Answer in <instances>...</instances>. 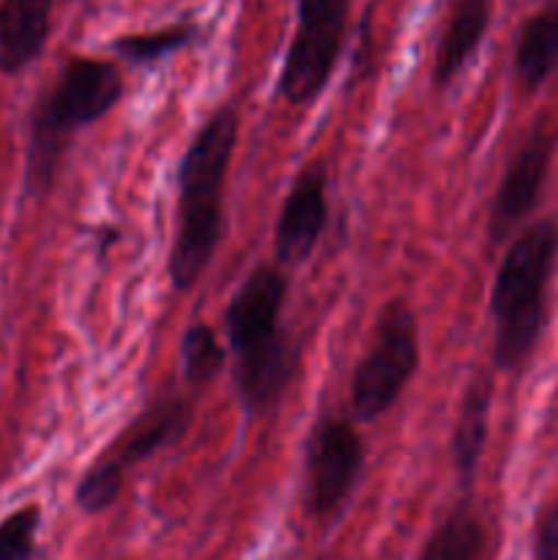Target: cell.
<instances>
[{
    "mask_svg": "<svg viewBox=\"0 0 558 560\" xmlns=\"http://www.w3.org/2000/svg\"><path fill=\"white\" fill-rule=\"evenodd\" d=\"M485 545V525L470 509L463 506L449 514L446 523L427 539L416 560H479Z\"/></svg>",
    "mask_w": 558,
    "mask_h": 560,
    "instance_id": "2e32d148",
    "label": "cell"
},
{
    "mask_svg": "<svg viewBox=\"0 0 558 560\" xmlns=\"http://www.w3.org/2000/svg\"><path fill=\"white\" fill-rule=\"evenodd\" d=\"M295 364H299V353H295V348H290L288 337L268 345V348L255 350V353L239 355L235 388H239V397L246 405V410L263 413V410L274 408L293 381Z\"/></svg>",
    "mask_w": 558,
    "mask_h": 560,
    "instance_id": "8fae6325",
    "label": "cell"
},
{
    "mask_svg": "<svg viewBox=\"0 0 558 560\" xmlns=\"http://www.w3.org/2000/svg\"><path fill=\"white\" fill-rule=\"evenodd\" d=\"M124 468L113 463V459L102 457L85 476L80 479L74 492L77 506L85 514H102L118 501L120 490H124Z\"/></svg>",
    "mask_w": 558,
    "mask_h": 560,
    "instance_id": "d6986e66",
    "label": "cell"
},
{
    "mask_svg": "<svg viewBox=\"0 0 558 560\" xmlns=\"http://www.w3.org/2000/svg\"><path fill=\"white\" fill-rule=\"evenodd\" d=\"M419 370V326L405 301H388L381 310L375 339L350 383V402L361 421L388 413L410 377Z\"/></svg>",
    "mask_w": 558,
    "mask_h": 560,
    "instance_id": "277c9868",
    "label": "cell"
},
{
    "mask_svg": "<svg viewBox=\"0 0 558 560\" xmlns=\"http://www.w3.org/2000/svg\"><path fill=\"white\" fill-rule=\"evenodd\" d=\"M487 419H490V381L476 377L465 392L463 405H460L452 438V459L463 481H470V476L479 468L487 443Z\"/></svg>",
    "mask_w": 558,
    "mask_h": 560,
    "instance_id": "9a60e30c",
    "label": "cell"
},
{
    "mask_svg": "<svg viewBox=\"0 0 558 560\" xmlns=\"http://www.w3.org/2000/svg\"><path fill=\"white\" fill-rule=\"evenodd\" d=\"M124 96V77L118 66L98 58H71L60 71L53 91L38 104L33 120L27 178L33 189L53 184L69 137L82 126L96 124Z\"/></svg>",
    "mask_w": 558,
    "mask_h": 560,
    "instance_id": "3957f363",
    "label": "cell"
},
{
    "mask_svg": "<svg viewBox=\"0 0 558 560\" xmlns=\"http://www.w3.org/2000/svg\"><path fill=\"white\" fill-rule=\"evenodd\" d=\"M186 424H189V405L184 399H164V402L148 408L140 419L131 421L124 435L115 441V446L102 457L113 459L118 468L126 470L151 457L164 443L178 438Z\"/></svg>",
    "mask_w": 558,
    "mask_h": 560,
    "instance_id": "7c38bea8",
    "label": "cell"
},
{
    "mask_svg": "<svg viewBox=\"0 0 558 560\" xmlns=\"http://www.w3.org/2000/svg\"><path fill=\"white\" fill-rule=\"evenodd\" d=\"M534 558L558 560V501L547 503L536 520L534 534Z\"/></svg>",
    "mask_w": 558,
    "mask_h": 560,
    "instance_id": "44dd1931",
    "label": "cell"
},
{
    "mask_svg": "<svg viewBox=\"0 0 558 560\" xmlns=\"http://www.w3.org/2000/svg\"><path fill=\"white\" fill-rule=\"evenodd\" d=\"M197 36V27L189 22H181V25H167L159 27V31L148 33H131V36H120L113 42V49L124 60L137 66L156 63V60L167 58V55L178 52V49L189 47Z\"/></svg>",
    "mask_w": 558,
    "mask_h": 560,
    "instance_id": "e0dca14e",
    "label": "cell"
},
{
    "mask_svg": "<svg viewBox=\"0 0 558 560\" xmlns=\"http://www.w3.org/2000/svg\"><path fill=\"white\" fill-rule=\"evenodd\" d=\"M558 66V3L528 16L514 49V71L525 91H536Z\"/></svg>",
    "mask_w": 558,
    "mask_h": 560,
    "instance_id": "5bb4252c",
    "label": "cell"
},
{
    "mask_svg": "<svg viewBox=\"0 0 558 560\" xmlns=\"http://www.w3.org/2000/svg\"><path fill=\"white\" fill-rule=\"evenodd\" d=\"M353 0H299V27L284 55L279 93L293 107L315 102L334 74Z\"/></svg>",
    "mask_w": 558,
    "mask_h": 560,
    "instance_id": "5b68a950",
    "label": "cell"
},
{
    "mask_svg": "<svg viewBox=\"0 0 558 560\" xmlns=\"http://www.w3.org/2000/svg\"><path fill=\"white\" fill-rule=\"evenodd\" d=\"M553 148H556V135L547 126H539V129L531 131L523 148L514 153L496 191V200H492V241H507L512 230L534 211L542 186H545L547 170H550Z\"/></svg>",
    "mask_w": 558,
    "mask_h": 560,
    "instance_id": "ba28073f",
    "label": "cell"
},
{
    "mask_svg": "<svg viewBox=\"0 0 558 560\" xmlns=\"http://www.w3.org/2000/svg\"><path fill=\"white\" fill-rule=\"evenodd\" d=\"M239 142V113L222 107L206 120L178 167V230L170 252V282L191 290L206 273L219 238L228 170Z\"/></svg>",
    "mask_w": 558,
    "mask_h": 560,
    "instance_id": "6da1fadb",
    "label": "cell"
},
{
    "mask_svg": "<svg viewBox=\"0 0 558 560\" xmlns=\"http://www.w3.org/2000/svg\"><path fill=\"white\" fill-rule=\"evenodd\" d=\"M53 0H0V71L20 74L44 52Z\"/></svg>",
    "mask_w": 558,
    "mask_h": 560,
    "instance_id": "30bf717a",
    "label": "cell"
},
{
    "mask_svg": "<svg viewBox=\"0 0 558 560\" xmlns=\"http://www.w3.org/2000/svg\"><path fill=\"white\" fill-rule=\"evenodd\" d=\"M556 255V222H536L514 238L498 268L490 310L496 320V364L501 370H518L534 353Z\"/></svg>",
    "mask_w": 558,
    "mask_h": 560,
    "instance_id": "7a4b0ae2",
    "label": "cell"
},
{
    "mask_svg": "<svg viewBox=\"0 0 558 560\" xmlns=\"http://www.w3.org/2000/svg\"><path fill=\"white\" fill-rule=\"evenodd\" d=\"M326 170L321 164H310L295 178L277 222L274 252L282 266H299L317 246L323 228H326Z\"/></svg>",
    "mask_w": 558,
    "mask_h": 560,
    "instance_id": "9c48e42d",
    "label": "cell"
},
{
    "mask_svg": "<svg viewBox=\"0 0 558 560\" xmlns=\"http://www.w3.org/2000/svg\"><path fill=\"white\" fill-rule=\"evenodd\" d=\"M181 361H184V377L189 386H206L222 372L224 348L211 326L195 323L186 328L184 342H181Z\"/></svg>",
    "mask_w": 558,
    "mask_h": 560,
    "instance_id": "ac0fdd59",
    "label": "cell"
},
{
    "mask_svg": "<svg viewBox=\"0 0 558 560\" xmlns=\"http://www.w3.org/2000/svg\"><path fill=\"white\" fill-rule=\"evenodd\" d=\"M490 14L492 0H457L452 20L443 31L441 44H438L435 66H432L435 88H446L474 58L481 38H485L487 25H490Z\"/></svg>",
    "mask_w": 558,
    "mask_h": 560,
    "instance_id": "4fadbf2b",
    "label": "cell"
},
{
    "mask_svg": "<svg viewBox=\"0 0 558 560\" xmlns=\"http://www.w3.org/2000/svg\"><path fill=\"white\" fill-rule=\"evenodd\" d=\"M364 468V446L345 419H323L312 430L306 446L310 509L317 520H328L345 506Z\"/></svg>",
    "mask_w": 558,
    "mask_h": 560,
    "instance_id": "8992f818",
    "label": "cell"
},
{
    "mask_svg": "<svg viewBox=\"0 0 558 560\" xmlns=\"http://www.w3.org/2000/svg\"><path fill=\"white\" fill-rule=\"evenodd\" d=\"M284 295L288 282L279 268L260 266L246 277L224 312V328L235 355L255 353L284 337L279 328Z\"/></svg>",
    "mask_w": 558,
    "mask_h": 560,
    "instance_id": "52a82bcc",
    "label": "cell"
},
{
    "mask_svg": "<svg viewBox=\"0 0 558 560\" xmlns=\"http://www.w3.org/2000/svg\"><path fill=\"white\" fill-rule=\"evenodd\" d=\"M42 523L38 506H22L0 523V560L36 558V534Z\"/></svg>",
    "mask_w": 558,
    "mask_h": 560,
    "instance_id": "ffe728a7",
    "label": "cell"
}]
</instances>
